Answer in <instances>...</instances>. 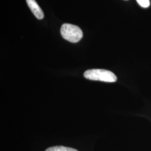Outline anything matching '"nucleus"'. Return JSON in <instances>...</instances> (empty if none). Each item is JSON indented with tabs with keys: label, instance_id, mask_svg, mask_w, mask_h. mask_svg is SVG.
<instances>
[{
	"label": "nucleus",
	"instance_id": "f257e3e1",
	"mask_svg": "<svg viewBox=\"0 0 151 151\" xmlns=\"http://www.w3.org/2000/svg\"><path fill=\"white\" fill-rule=\"evenodd\" d=\"M84 77L90 80L105 82H115L117 80L115 75L110 70L103 69H92L84 72Z\"/></svg>",
	"mask_w": 151,
	"mask_h": 151
},
{
	"label": "nucleus",
	"instance_id": "f03ea898",
	"mask_svg": "<svg viewBox=\"0 0 151 151\" xmlns=\"http://www.w3.org/2000/svg\"><path fill=\"white\" fill-rule=\"evenodd\" d=\"M62 37L71 43H77L83 37V32L78 27L70 24H64L60 28Z\"/></svg>",
	"mask_w": 151,
	"mask_h": 151
},
{
	"label": "nucleus",
	"instance_id": "7ed1b4c3",
	"mask_svg": "<svg viewBox=\"0 0 151 151\" xmlns=\"http://www.w3.org/2000/svg\"><path fill=\"white\" fill-rule=\"evenodd\" d=\"M27 5L30 8L33 14L38 19H42L44 18V13L42 9L38 5L35 0H26Z\"/></svg>",
	"mask_w": 151,
	"mask_h": 151
},
{
	"label": "nucleus",
	"instance_id": "20e7f679",
	"mask_svg": "<svg viewBox=\"0 0 151 151\" xmlns=\"http://www.w3.org/2000/svg\"><path fill=\"white\" fill-rule=\"evenodd\" d=\"M45 151H78L77 150L70 147L64 146H54L50 147L46 150Z\"/></svg>",
	"mask_w": 151,
	"mask_h": 151
},
{
	"label": "nucleus",
	"instance_id": "39448f33",
	"mask_svg": "<svg viewBox=\"0 0 151 151\" xmlns=\"http://www.w3.org/2000/svg\"><path fill=\"white\" fill-rule=\"evenodd\" d=\"M138 3L143 7H148L150 5V0H137Z\"/></svg>",
	"mask_w": 151,
	"mask_h": 151
}]
</instances>
